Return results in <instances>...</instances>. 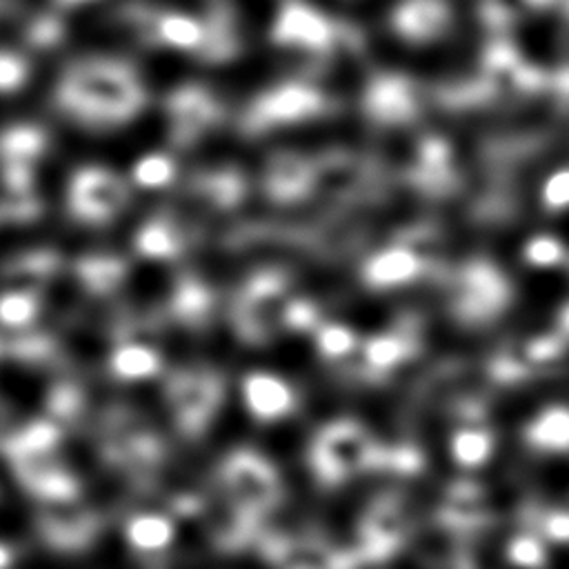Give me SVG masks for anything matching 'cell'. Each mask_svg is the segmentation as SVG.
Instances as JSON below:
<instances>
[{
    "label": "cell",
    "mask_w": 569,
    "mask_h": 569,
    "mask_svg": "<svg viewBox=\"0 0 569 569\" xmlns=\"http://www.w3.org/2000/svg\"><path fill=\"white\" fill-rule=\"evenodd\" d=\"M140 251H144L147 256H167L171 251V238L164 229H144L138 238Z\"/></svg>",
    "instance_id": "cell-14"
},
{
    "label": "cell",
    "mask_w": 569,
    "mask_h": 569,
    "mask_svg": "<svg viewBox=\"0 0 569 569\" xmlns=\"http://www.w3.org/2000/svg\"><path fill=\"white\" fill-rule=\"evenodd\" d=\"M173 536H176V527L162 513H151V511L136 513L124 525V540L129 542V547L144 553L162 551L164 547L171 545Z\"/></svg>",
    "instance_id": "cell-4"
},
{
    "label": "cell",
    "mask_w": 569,
    "mask_h": 569,
    "mask_svg": "<svg viewBox=\"0 0 569 569\" xmlns=\"http://www.w3.org/2000/svg\"><path fill=\"white\" fill-rule=\"evenodd\" d=\"M158 31L160 38L173 47H193L202 40V27L191 16H164Z\"/></svg>",
    "instance_id": "cell-8"
},
{
    "label": "cell",
    "mask_w": 569,
    "mask_h": 569,
    "mask_svg": "<svg viewBox=\"0 0 569 569\" xmlns=\"http://www.w3.org/2000/svg\"><path fill=\"white\" fill-rule=\"evenodd\" d=\"M511 438L533 465H569V393L547 391L531 398L513 418Z\"/></svg>",
    "instance_id": "cell-1"
},
{
    "label": "cell",
    "mask_w": 569,
    "mask_h": 569,
    "mask_svg": "<svg viewBox=\"0 0 569 569\" xmlns=\"http://www.w3.org/2000/svg\"><path fill=\"white\" fill-rule=\"evenodd\" d=\"M242 402L253 418L273 422L293 409V391L278 373L253 371L242 380Z\"/></svg>",
    "instance_id": "cell-2"
},
{
    "label": "cell",
    "mask_w": 569,
    "mask_h": 569,
    "mask_svg": "<svg viewBox=\"0 0 569 569\" xmlns=\"http://www.w3.org/2000/svg\"><path fill=\"white\" fill-rule=\"evenodd\" d=\"M451 460L465 469H478L487 465L496 453V433L491 427H460L449 440Z\"/></svg>",
    "instance_id": "cell-3"
},
{
    "label": "cell",
    "mask_w": 569,
    "mask_h": 569,
    "mask_svg": "<svg viewBox=\"0 0 569 569\" xmlns=\"http://www.w3.org/2000/svg\"><path fill=\"white\" fill-rule=\"evenodd\" d=\"M318 347L329 358H340L351 351L353 347V333L347 327L329 325L318 333Z\"/></svg>",
    "instance_id": "cell-10"
},
{
    "label": "cell",
    "mask_w": 569,
    "mask_h": 569,
    "mask_svg": "<svg viewBox=\"0 0 569 569\" xmlns=\"http://www.w3.org/2000/svg\"><path fill=\"white\" fill-rule=\"evenodd\" d=\"M171 173L173 167L167 156H144L133 169L136 180L144 187H160L171 180Z\"/></svg>",
    "instance_id": "cell-9"
},
{
    "label": "cell",
    "mask_w": 569,
    "mask_h": 569,
    "mask_svg": "<svg viewBox=\"0 0 569 569\" xmlns=\"http://www.w3.org/2000/svg\"><path fill=\"white\" fill-rule=\"evenodd\" d=\"M367 280L373 284H398L405 282L416 273V258L405 249H387L380 251L369 264H367Z\"/></svg>",
    "instance_id": "cell-7"
},
{
    "label": "cell",
    "mask_w": 569,
    "mask_h": 569,
    "mask_svg": "<svg viewBox=\"0 0 569 569\" xmlns=\"http://www.w3.org/2000/svg\"><path fill=\"white\" fill-rule=\"evenodd\" d=\"M7 562H9V551H7V547L0 545V569L7 567Z\"/></svg>",
    "instance_id": "cell-16"
},
{
    "label": "cell",
    "mask_w": 569,
    "mask_h": 569,
    "mask_svg": "<svg viewBox=\"0 0 569 569\" xmlns=\"http://www.w3.org/2000/svg\"><path fill=\"white\" fill-rule=\"evenodd\" d=\"M33 316V302L27 296H7L0 300V318L9 325H22Z\"/></svg>",
    "instance_id": "cell-12"
},
{
    "label": "cell",
    "mask_w": 569,
    "mask_h": 569,
    "mask_svg": "<svg viewBox=\"0 0 569 569\" xmlns=\"http://www.w3.org/2000/svg\"><path fill=\"white\" fill-rule=\"evenodd\" d=\"M80 2H82V0H80Z\"/></svg>",
    "instance_id": "cell-17"
},
{
    "label": "cell",
    "mask_w": 569,
    "mask_h": 569,
    "mask_svg": "<svg viewBox=\"0 0 569 569\" xmlns=\"http://www.w3.org/2000/svg\"><path fill=\"white\" fill-rule=\"evenodd\" d=\"M327 33H329L327 22L318 13L305 7H291L278 24L280 38L302 42V44H320L327 40Z\"/></svg>",
    "instance_id": "cell-6"
},
{
    "label": "cell",
    "mask_w": 569,
    "mask_h": 569,
    "mask_svg": "<svg viewBox=\"0 0 569 569\" xmlns=\"http://www.w3.org/2000/svg\"><path fill=\"white\" fill-rule=\"evenodd\" d=\"M111 369L122 380H147L160 369V356L147 345L129 342L113 351Z\"/></svg>",
    "instance_id": "cell-5"
},
{
    "label": "cell",
    "mask_w": 569,
    "mask_h": 569,
    "mask_svg": "<svg viewBox=\"0 0 569 569\" xmlns=\"http://www.w3.org/2000/svg\"><path fill=\"white\" fill-rule=\"evenodd\" d=\"M309 104V96L300 89H284L273 98V111L278 116H298Z\"/></svg>",
    "instance_id": "cell-13"
},
{
    "label": "cell",
    "mask_w": 569,
    "mask_h": 569,
    "mask_svg": "<svg viewBox=\"0 0 569 569\" xmlns=\"http://www.w3.org/2000/svg\"><path fill=\"white\" fill-rule=\"evenodd\" d=\"M402 349H400V342L393 340V338H387V336H378L373 340L367 342V349H365V356H367V362L378 367V369H385V367H391L398 358H400Z\"/></svg>",
    "instance_id": "cell-11"
},
{
    "label": "cell",
    "mask_w": 569,
    "mask_h": 569,
    "mask_svg": "<svg viewBox=\"0 0 569 569\" xmlns=\"http://www.w3.org/2000/svg\"><path fill=\"white\" fill-rule=\"evenodd\" d=\"M22 78V64L11 56H0V87H13Z\"/></svg>",
    "instance_id": "cell-15"
}]
</instances>
